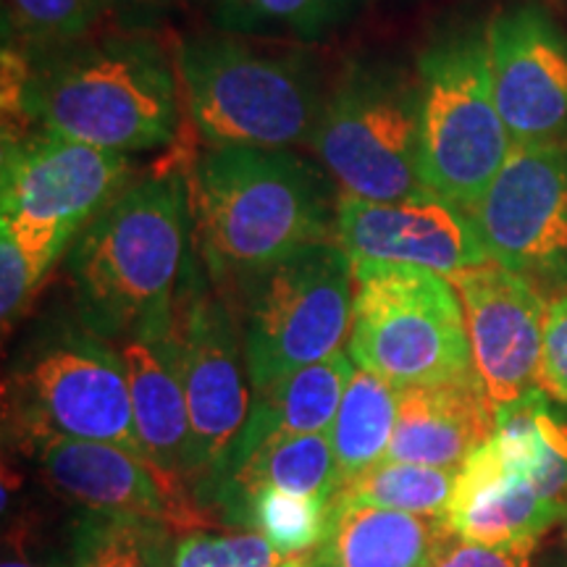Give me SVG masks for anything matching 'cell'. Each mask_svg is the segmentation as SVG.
I'll use <instances>...</instances> for the list:
<instances>
[{"label":"cell","mask_w":567,"mask_h":567,"mask_svg":"<svg viewBox=\"0 0 567 567\" xmlns=\"http://www.w3.org/2000/svg\"><path fill=\"white\" fill-rule=\"evenodd\" d=\"M6 116L113 153L168 145L179 126V80L158 42L105 38L48 48L38 59L3 53Z\"/></svg>","instance_id":"obj_1"},{"label":"cell","mask_w":567,"mask_h":567,"mask_svg":"<svg viewBox=\"0 0 567 567\" xmlns=\"http://www.w3.org/2000/svg\"><path fill=\"white\" fill-rule=\"evenodd\" d=\"M334 179L289 151L210 147L189 179L203 264L224 300L337 229Z\"/></svg>","instance_id":"obj_2"},{"label":"cell","mask_w":567,"mask_h":567,"mask_svg":"<svg viewBox=\"0 0 567 567\" xmlns=\"http://www.w3.org/2000/svg\"><path fill=\"white\" fill-rule=\"evenodd\" d=\"M189 179L151 174L132 182L69 247L76 316L103 339H130L174 318L193 237Z\"/></svg>","instance_id":"obj_3"},{"label":"cell","mask_w":567,"mask_h":567,"mask_svg":"<svg viewBox=\"0 0 567 567\" xmlns=\"http://www.w3.org/2000/svg\"><path fill=\"white\" fill-rule=\"evenodd\" d=\"M182 95L210 147L289 151L313 137L326 97L302 59L234 38H193L176 51Z\"/></svg>","instance_id":"obj_4"},{"label":"cell","mask_w":567,"mask_h":567,"mask_svg":"<svg viewBox=\"0 0 567 567\" xmlns=\"http://www.w3.org/2000/svg\"><path fill=\"white\" fill-rule=\"evenodd\" d=\"M415 76L417 184L473 213L515 147L494 101L486 30L431 45Z\"/></svg>","instance_id":"obj_5"},{"label":"cell","mask_w":567,"mask_h":567,"mask_svg":"<svg viewBox=\"0 0 567 567\" xmlns=\"http://www.w3.org/2000/svg\"><path fill=\"white\" fill-rule=\"evenodd\" d=\"M350 358L389 384L473 379L463 300L446 276L402 266H352Z\"/></svg>","instance_id":"obj_6"},{"label":"cell","mask_w":567,"mask_h":567,"mask_svg":"<svg viewBox=\"0 0 567 567\" xmlns=\"http://www.w3.org/2000/svg\"><path fill=\"white\" fill-rule=\"evenodd\" d=\"M239 302L255 392L344 350L354 305L352 264L334 239L310 245L247 284Z\"/></svg>","instance_id":"obj_7"},{"label":"cell","mask_w":567,"mask_h":567,"mask_svg":"<svg viewBox=\"0 0 567 567\" xmlns=\"http://www.w3.org/2000/svg\"><path fill=\"white\" fill-rule=\"evenodd\" d=\"M6 425L24 446L42 436L109 442L142 455L124 354L90 329H61L9 381Z\"/></svg>","instance_id":"obj_8"},{"label":"cell","mask_w":567,"mask_h":567,"mask_svg":"<svg viewBox=\"0 0 567 567\" xmlns=\"http://www.w3.org/2000/svg\"><path fill=\"white\" fill-rule=\"evenodd\" d=\"M172 352L187 396L195 446V499L213 507L250 421V373L239 326L216 287L187 266L174 302Z\"/></svg>","instance_id":"obj_9"},{"label":"cell","mask_w":567,"mask_h":567,"mask_svg":"<svg viewBox=\"0 0 567 567\" xmlns=\"http://www.w3.org/2000/svg\"><path fill=\"white\" fill-rule=\"evenodd\" d=\"M417 76L354 63L326 97L310 145L339 195L400 200L417 184Z\"/></svg>","instance_id":"obj_10"},{"label":"cell","mask_w":567,"mask_h":567,"mask_svg":"<svg viewBox=\"0 0 567 567\" xmlns=\"http://www.w3.org/2000/svg\"><path fill=\"white\" fill-rule=\"evenodd\" d=\"M132 158L45 130L3 132L0 221L74 245L134 182Z\"/></svg>","instance_id":"obj_11"},{"label":"cell","mask_w":567,"mask_h":567,"mask_svg":"<svg viewBox=\"0 0 567 567\" xmlns=\"http://www.w3.org/2000/svg\"><path fill=\"white\" fill-rule=\"evenodd\" d=\"M471 216L496 266L567 287V145H515Z\"/></svg>","instance_id":"obj_12"},{"label":"cell","mask_w":567,"mask_h":567,"mask_svg":"<svg viewBox=\"0 0 567 567\" xmlns=\"http://www.w3.org/2000/svg\"><path fill=\"white\" fill-rule=\"evenodd\" d=\"M334 243L352 266H402L439 276L492 264L473 216L417 187L400 200L339 195Z\"/></svg>","instance_id":"obj_13"},{"label":"cell","mask_w":567,"mask_h":567,"mask_svg":"<svg viewBox=\"0 0 567 567\" xmlns=\"http://www.w3.org/2000/svg\"><path fill=\"white\" fill-rule=\"evenodd\" d=\"M494 101L509 140L526 145L567 142V34L538 3L499 11L486 27Z\"/></svg>","instance_id":"obj_14"},{"label":"cell","mask_w":567,"mask_h":567,"mask_svg":"<svg viewBox=\"0 0 567 567\" xmlns=\"http://www.w3.org/2000/svg\"><path fill=\"white\" fill-rule=\"evenodd\" d=\"M463 300L473 371L499 410L538 386L547 302L526 276L494 260L450 279Z\"/></svg>","instance_id":"obj_15"},{"label":"cell","mask_w":567,"mask_h":567,"mask_svg":"<svg viewBox=\"0 0 567 567\" xmlns=\"http://www.w3.org/2000/svg\"><path fill=\"white\" fill-rule=\"evenodd\" d=\"M51 488L92 513L134 515L176 530L213 528L216 517L163 481L145 457L118 444L42 436L24 444Z\"/></svg>","instance_id":"obj_16"},{"label":"cell","mask_w":567,"mask_h":567,"mask_svg":"<svg viewBox=\"0 0 567 567\" xmlns=\"http://www.w3.org/2000/svg\"><path fill=\"white\" fill-rule=\"evenodd\" d=\"M172 321L124 339L122 354L130 373L134 429L142 455L168 486L195 499L193 425L174 363Z\"/></svg>","instance_id":"obj_17"},{"label":"cell","mask_w":567,"mask_h":567,"mask_svg":"<svg viewBox=\"0 0 567 567\" xmlns=\"http://www.w3.org/2000/svg\"><path fill=\"white\" fill-rule=\"evenodd\" d=\"M557 520L555 509L502 457L494 436L460 467L444 513L452 534L488 547L536 544Z\"/></svg>","instance_id":"obj_18"},{"label":"cell","mask_w":567,"mask_h":567,"mask_svg":"<svg viewBox=\"0 0 567 567\" xmlns=\"http://www.w3.org/2000/svg\"><path fill=\"white\" fill-rule=\"evenodd\" d=\"M496 431V408L478 375L400 389V415L386 460L460 471Z\"/></svg>","instance_id":"obj_19"},{"label":"cell","mask_w":567,"mask_h":567,"mask_svg":"<svg viewBox=\"0 0 567 567\" xmlns=\"http://www.w3.org/2000/svg\"><path fill=\"white\" fill-rule=\"evenodd\" d=\"M446 534L444 517L396 513L331 496L329 528L313 551L329 567H429Z\"/></svg>","instance_id":"obj_20"},{"label":"cell","mask_w":567,"mask_h":567,"mask_svg":"<svg viewBox=\"0 0 567 567\" xmlns=\"http://www.w3.org/2000/svg\"><path fill=\"white\" fill-rule=\"evenodd\" d=\"M342 486L329 434L268 436L239 452L229 476L218 486L213 507L221 509L229 528H245L247 505L264 488L331 499Z\"/></svg>","instance_id":"obj_21"},{"label":"cell","mask_w":567,"mask_h":567,"mask_svg":"<svg viewBox=\"0 0 567 567\" xmlns=\"http://www.w3.org/2000/svg\"><path fill=\"white\" fill-rule=\"evenodd\" d=\"M354 371L358 365L350 352L339 350L331 358L281 375L274 384L255 389L250 421H247L237 455L250 450L252 444L266 442L268 436L329 434Z\"/></svg>","instance_id":"obj_22"},{"label":"cell","mask_w":567,"mask_h":567,"mask_svg":"<svg viewBox=\"0 0 567 567\" xmlns=\"http://www.w3.org/2000/svg\"><path fill=\"white\" fill-rule=\"evenodd\" d=\"M494 442L513 471L567 520V405L544 389H530L496 410Z\"/></svg>","instance_id":"obj_23"},{"label":"cell","mask_w":567,"mask_h":567,"mask_svg":"<svg viewBox=\"0 0 567 567\" xmlns=\"http://www.w3.org/2000/svg\"><path fill=\"white\" fill-rule=\"evenodd\" d=\"M400 415V386L358 368L342 396L329 439L342 484L384 463Z\"/></svg>","instance_id":"obj_24"},{"label":"cell","mask_w":567,"mask_h":567,"mask_svg":"<svg viewBox=\"0 0 567 567\" xmlns=\"http://www.w3.org/2000/svg\"><path fill=\"white\" fill-rule=\"evenodd\" d=\"M176 547L168 523L87 509L71 526L66 567H174Z\"/></svg>","instance_id":"obj_25"},{"label":"cell","mask_w":567,"mask_h":567,"mask_svg":"<svg viewBox=\"0 0 567 567\" xmlns=\"http://www.w3.org/2000/svg\"><path fill=\"white\" fill-rule=\"evenodd\" d=\"M457 473L460 471H450V467L384 460V463L339 486L334 496L358 502V505L396 509V513L444 517L452 492H455Z\"/></svg>","instance_id":"obj_26"},{"label":"cell","mask_w":567,"mask_h":567,"mask_svg":"<svg viewBox=\"0 0 567 567\" xmlns=\"http://www.w3.org/2000/svg\"><path fill=\"white\" fill-rule=\"evenodd\" d=\"M365 0H216L213 21L226 34H292L316 40L334 32Z\"/></svg>","instance_id":"obj_27"},{"label":"cell","mask_w":567,"mask_h":567,"mask_svg":"<svg viewBox=\"0 0 567 567\" xmlns=\"http://www.w3.org/2000/svg\"><path fill=\"white\" fill-rule=\"evenodd\" d=\"M329 502L323 496L264 488L247 505L245 530L264 534L281 557L305 555L323 542L329 528Z\"/></svg>","instance_id":"obj_28"},{"label":"cell","mask_w":567,"mask_h":567,"mask_svg":"<svg viewBox=\"0 0 567 567\" xmlns=\"http://www.w3.org/2000/svg\"><path fill=\"white\" fill-rule=\"evenodd\" d=\"M113 6V0H6V27L27 45L48 51L87 40Z\"/></svg>","instance_id":"obj_29"},{"label":"cell","mask_w":567,"mask_h":567,"mask_svg":"<svg viewBox=\"0 0 567 567\" xmlns=\"http://www.w3.org/2000/svg\"><path fill=\"white\" fill-rule=\"evenodd\" d=\"M66 247L42 234L0 221V316L3 326L24 313L27 302Z\"/></svg>","instance_id":"obj_30"},{"label":"cell","mask_w":567,"mask_h":567,"mask_svg":"<svg viewBox=\"0 0 567 567\" xmlns=\"http://www.w3.org/2000/svg\"><path fill=\"white\" fill-rule=\"evenodd\" d=\"M284 559L258 530L189 534L179 538L174 567H281Z\"/></svg>","instance_id":"obj_31"},{"label":"cell","mask_w":567,"mask_h":567,"mask_svg":"<svg viewBox=\"0 0 567 567\" xmlns=\"http://www.w3.org/2000/svg\"><path fill=\"white\" fill-rule=\"evenodd\" d=\"M536 544H513V547H488L460 538L450 530L434 555L429 567H530V555Z\"/></svg>","instance_id":"obj_32"},{"label":"cell","mask_w":567,"mask_h":567,"mask_svg":"<svg viewBox=\"0 0 567 567\" xmlns=\"http://www.w3.org/2000/svg\"><path fill=\"white\" fill-rule=\"evenodd\" d=\"M538 389L567 405V292L547 305Z\"/></svg>","instance_id":"obj_33"},{"label":"cell","mask_w":567,"mask_h":567,"mask_svg":"<svg viewBox=\"0 0 567 567\" xmlns=\"http://www.w3.org/2000/svg\"><path fill=\"white\" fill-rule=\"evenodd\" d=\"M281 567H329V565L321 563L316 551H305V555L287 557V559H284Z\"/></svg>","instance_id":"obj_34"},{"label":"cell","mask_w":567,"mask_h":567,"mask_svg":"<svg viewBox=\"0 0 567 567\" xmlns=\"http://www.w3.org/2000/svg\"><path fill=\"white\" fill-rule=\"evenodd\" d=\"M116 6H126V9H134V11H158L163 6L168 3V0H113Z\"/></svg>","instance_id":"obj_35"},{"label":"cell","mask_w":567,"mask_h":567,"mask_svg":"<svg viewBox=\"0 0 567 567\" xmlns=\"http://www.w3.org/2000/svg\"><path fill=\"white\" fill-rule=\"evenodd\" d=\"M3 567H45V565L32 563V559H21V557H6Z\"/></svg>","instance_id":"obj_36"},{"label":"cell","mask_w":567,"mask_h":567,"mask_svg":"<svg viewBox=\"0 0 567 567\" xmlns=\"http://www.w3.org/2000/svg\"><path fill=\"white\" fill-rule=\"evenodd\" d=\"M565 547H567V520H565Z\"/></svg>","instance_id":"obj_37"}]
</instances>
